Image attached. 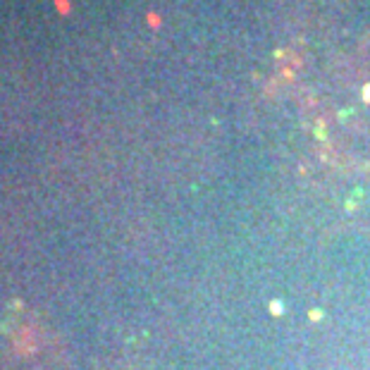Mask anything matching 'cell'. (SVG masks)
<instances>
[{
    "label": "cell",
    "mask_w": 370,
    "mask_h": 370,
    "mask_svg": "<svg viewBox=\"0 0 370 370\" xmlns=\"http://www.w3.org/2000/svg\"><path fill=\"white\" fill-rule=\"evenodd\" d=\"M320 318H323V313H320V311H311V320H320Z\"/></svg>",
    "instance_id": "obj_2"
},
{
    "label": "cell",
    "mask_w": 370,
    "mask_h": 370,
    "mask_svg": "<svg viewBox=\"0 0 370 370\" xmlns=\"http://www.w3.org/2000/svg\"><path fill=\"white\" fill-rule=\"evenodd\" d=\"M270 311L275 313V315H282V304H279V301H272V304H270Z\"/></svg>",
    "instance_id": "obj_1"
}]
</instances>
